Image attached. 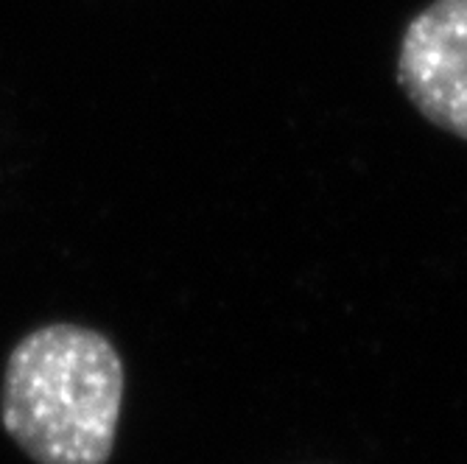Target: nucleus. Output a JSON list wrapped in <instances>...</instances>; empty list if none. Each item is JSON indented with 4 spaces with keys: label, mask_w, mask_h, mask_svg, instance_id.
<instances>
[{
    "label": "nucleus",
    "mask_w": 467,
    "mask_h": 464,
    "mask_svg": "<svg viewBox=\"0 0 467 464\" xmlns=\"http://www.w3.org/2000/svg\"><path fill=\"white\" fill-rule=\"evenodd\" d=\"M123 361L104 333L42 325L4 369L0 423L36 464H107L123 406Z\"/></svg>",
    "instance_id": "obj_1"
},
{
    "label": "nucleus",
    "mask_w": 467,
    "mask_h": 464,
    "mask_svg": "<svg viewBox=\"0 0 467 464\" xmlns=\"http://www.w3.org/2000/svg\"><path fill=\"white\" fill-rule=\"evenodd\" d=\"M398 81L437 129L467 140V0H434L406 26Z\"/></svg>",
    "instance_id": "obj_2"
}]
</instances>
